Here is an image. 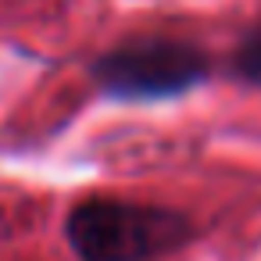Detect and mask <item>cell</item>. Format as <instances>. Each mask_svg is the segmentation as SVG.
Instances as JSON below:
<instances>
[{
	"label": "cell",
	"mask_w": 261,
	"mask_h": 261,
	"mask_svg": "<svg viewBox=\"0 0 261 261\" xmlns=\"http://www.w3.org/2000/svg\"><path fill=\"white\" fill-rule=\"evenodd\" d=\"M193 236V222L161 204L86 197L65 218V240L79 261H158Z\"/></svg>",
	"instance_id": "cell-1"
},
{
	"label": "cell",
	"mask_w": 261,
	"mask_h": 261,
	"mask_svg": "<svg viewBox=\"0 0 261 261\" xmlns=\"http://www.w3.org/2000/svg\"><path fill=\"white\" fill-rule=\"evenodd\" d=\"M207 54L182 40H133L93 61V83L115 100L182 97L207 79Z\"/></svg>",
	"instance_id": "cell-2"
},
{
	"label": "cell",
	"mask_w": 261,
	"mask_h": 261,
	"mask_svg": "<svg viewBox=\"0 0 261 261\" xmlns=\"http://www.w3.org/2000/svg\"><path fill=\"white\" fill-rule=\"evenodd\" d=\"M232 65H236V75H240V79H247V83L261 86V25L247 33V40L240 43V50H236V61H232Z\"/></svg>",
	"instance_id": "cell-3"
}]
</instances>
